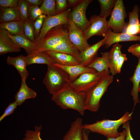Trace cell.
Returning <instances> with one entry per match:
<instances>
[{
    "label": "cell",
    "instance_id": "obj_9",
    "mask_svg": "<svg viewBox=\"0 0 140 140\" xmlns=\"http://www.w3.org/2000/svg\"><path fill=\"white\" fill-rule=\"evenodd\" d=\"M71 9L69 8L53 16H46L44 21L40 33L35 40L36 43L42 39L46 34L52 28L60 25H67L68 16Z\"/></svg>",
    "mask_w": 140,
    "mask_h": 140
},
{
    "label": "cell",
    "instance_id": "obj_19",
    "mask_svg": "<svg viewBox=\"0 0 140 140\" xmlns=\"http://www.w3.org/2000/svg\"><path fill=\"white\" fill-rule=\"evenodd\" d=\"M6 62L7 64L13 65L16 69L21 77L22 80L26 81L29 73L26 69L27 66L25 57L22 54L15 57L8 56Z\"/></svg>",
    "mask_w": 140,
    "mask_h": 140
},
{
    "label": "cell",
    "instance_id": "obj_40",
    "mask_svg": "<svg viewBox=\"0 0 140 140\" xmlns=\"http://www.w3.org/2000/svg\"><path fill=\"white\" fill-rule=\"evenodd\" d=\"M122 128L125 129L126 130L127 134L125 140H134L131 134L129 121L123 124Z\"/></svg>",
    "mask_w": 140,
    "mask_h": 140
},
{
    "label": "cell",
    "instance_id": "obj_45",
    "mask_svg": "<svg viewBox=\"0 0 140 140\" xmlns=\"http://www.w3.org/2000/svg\"><path fill=\"white\" fill-rule=\"evenodd\" d=\"M139 91H140V84L139 87V88L138 89V92H139Z\"/></svg>",
    "mask_w": 140,
    "mask_h": 140
},
{
    "label": "cell",
    "instance_id": "obj_32",
    "mask_svg": "<svg viewBox=\"0 0 140 140\" xmlns=\"http://www.w3.org/2000/svg\"><path fill=\"white\" fill-rule=\"evenodd\" d=\"M42 128L41 125L36 126L34 130H26L25 137L22 140H43L40 137V131Z\"/></svg>",
    "mask_w": 140,
    "mask_h": 140
},
{
    "label": "cell",
    "instance_id": "obj_18",
    "mask_svg": "<svg viewBox=\"0 0 140 140\" xmlns=\"http://www.w3.org/2000/svg\"><path fill=\"white\" fill-rule=\"evenodd\" d=\"M82 121L81 118H78L72 122L63 140H84Z\"/></svg>",
    "mask_w": 140,
    "mask_h": 140
},
{
    "label": "cell",
    "instance_id": "obj_27",
    "mask_svg": "<svg viewBox=\"0 0 140 140\" xmlns=\"http://www.w3.org/2000/svg\"><path fill=\"white\" fill-rule=\"evenodd\" d=\"M20 20L17 7H1L0 23Z\"/></svg>",
    "mask_w": 140,
    "mask_h": 140
},
{
    "label": "cell",
    "instance_id": "obj_8",
    "mask_svg": "<svg viewBox=\"0 0 140 140\" xmlns=\"http://www.w3.org/2000/svg\"><path fill=\"white\" fill-rule=\"evenodd\" d=\"M92 0H82L73 8L68 16V18L83 31L90 25L89 20L86 17V11Z\"/></svg>",
    "mask_w": 140,
    "mask_h": 140
},
{
    "label": "cell",
    "instance_id": "obj_31",
    "mask_svg": "<svg viewBox=\"0 0 140 140\" xmlns=\"http://www.w3.org/2000/svg\"><path fill=\"white\" fill-rule=\"evenodd\" d=\"M29 4L26 0H19L17 8L20 19L23 21L29 19L28 8Z\"/></svg>",
    "mask_w": 140,
    "mask_h": 140
},
{
    "label": "cell",
    "instance_id": "obj_25",
    "mask_svg": "<svg viewBox=\"0 0 140 140\" xmlns=\"http://www.w3.org/2000/svg\"><path fill=\"white\" fill-rule=\"evenodd\" d=\"M122 47V45L121 44L119 43H116L113 45L110 50L109 52V71L113 76L117 74L116 71V64L122 53L121 50Z\"/></svg>",
    "mask_w": 140,
    "mask_h": 140
},
{
    "label": "cell",
    "instance_id": "obj_11",
    "mask_svg": "<svg viewBox=\"0 0 140 140\" xmlns=\"http://www.w3.org/2000/svg\"><path fill=\"white\" fill-rule=\"evenodd\" d=\"M67 25L68 38L80 52L83 51L91 45L88 44L85 38L83 31L69 19Z\"/></svg>",
    "mask_w": 140,
    "mask_h": 140
},
{
    "label": "cell",
    "instance_id": "obj_44",
    "mask_svg": "<svg viewBox=\"0 0 140 140\" xmlns=\"http://www.w3.org/2000/svg\"><path fill=\"white\" fill-rule=\"evenodd\" d=\"M89 132L88 130L83 129L84 140H89L88 134Z\"/></svg>",
    "mask_w": 140,
    "mask_h": 140
},
{
    "label": "cell",
    "instance_id": "obj_24",
    "mask_svg": "<svg viewBox=\"0 0 140 140\" xmlns=\"http://www.w3.org/2000/svg\"><path fill=\"white\" fill-rule=\"evenodd\" d=\"M129 79L133 84L131 94L134 101V107L137 103H140L138 93L140 84V57L138 58V63L134 70L133 75Z\"/></svg>",
    "mask_w": 140,
    "mask_h": 140
},
{
    "label": "cell",
    "instance_id": "obj_2",
    "mask_svg": "<svg viewBox=\"0 0 140 140\" xmlns=\"http://www.w3.org/2000/svg\"><path fill=\"white\" fill-rule=\"evenodd\" d=\"M86 98V92L77 91L69 85L53 95L52 99L62 109H72L83 115Z\"/></svg>",
    "mask_w": 140,
    "mask_h": 140
},
{
    "label": "cell",
    "instance_id": "obj_28",
    "mask_svg": "<svg viewBox=\"0 0 140 140\" xmlns=\"http://www.w3.org/2000/svg\"><path fill=\"white\" fill-rule=\"evenodd\" d=\"M101 7V12L99 15L102 18H106L111 15L116 4V0H98Z\"/></svg>",
    "mask_w": 140,
    "mask_h": 140
},
{
    "label": "cell",
    "instance_id": "obj_1",
    "mask_svg": "<svg viewBox=\"0 0 140 140\" xmlns=\"http://www.w3.org/2000/svg\"><path fill=\"white\" fill-rule=\"evenodd\" d=\"M64 25H60L52 28L42 39L35 43L37 52L52 51L68 54L77 57L80 52L69 40L68 30Z\"/></svg>",
    "mask_w": 140,
    "mask_h": 140
},
{
    "label": "cell",
    "instance_id": "obj_13",
    "mask_svg": "<svg viewBox=\"0 0 140 140\" xmlns=\"http://www.w3.org/2000/svg\"><path fill=\"white\" fill-rule=\"evenodd\" d=\"M105 47L108 48L116 43L122 41H140V36L129 35L124 33H115L109 28L105 37Z\"/></svg>",
    "mask_w": 140,
    "mask_h": 140
},
{
    "label": "cell",
    "instance_id": "obj_20",
    "mask_svg": "<svg viewBox=\"0 0 140 140\" xmlns=\"http://www.w3.org/2000/svg\"><path fill=\"white\" fill-rule=\"evenodd\" d=\"M44 52L54 60L56 63L61 65L70 66L80 64L77 58L68 54L50 51Z\"/></svg>",
    "mask_w": 140,
    "mask_h": 140
},
{
    "label": "cell",
    "instance_id": "obj_5",
    "mask_svg": "<svg viewBox=\"0 0 140 140\" xmlns=\"http://www.w3.org/2000/svg\"><path fill=\"white\" fill-rule=\"evenodd\" d=\"M113 76L106 72L100 80L86 92V98L84 107L85 110L93 112L97 111L100 106V101L108 86L112 83Z\"/></svg>",
    "mask_w": 140,
    "mask_h": 140
},
{
    "label": "cell",
    "instance_id": "obj_6",
    "mask_svg": "<svg viewBox=\"0 0 140 140\" xmlns=\"http://www.w3.org/2000/svg\"><path fill=\"white\" fill-rule=\"evenodd\" d=\"M126 16L123 0H117L110 18L107 21L109 27L115 33H124L128 24L124 21Z\"/></svg>",
    "mask_w": 140,
    "mask_h": 140
},
{
    "label": "cell",
    "instance_id": "obj_35",
    "mask_svg": "<svg viewBox=\"0 0 140 140\" xmlns=\"http://www.w3.org/2000/svg\"><path fill=\"white\" fill-rule=\"evenodd\" d=\"M18 106L17 103L15 101L10 103L0 117V122H1L5 117L12 114Z\"/></svg>",
    "mask_w": 140,
    "mask_h": 140
},
{
    "label": "cell",
    "instance_id": "obj_36",
    "mask_svg": "<svg viewBox=\"0 0 140 140\" xmlns=\"http://www.w3.org/2000/svg\"><path fill=\"white\" fill-rule=\"evenodd\" d=\"M68 5L67 0H55V7L57 14L62 12L65 10Z\"/></svg>",
    "mask_w": 140,
    "mask_h": 140
},
{
    "label": "cell",
    "instance_id": "obj_10",
    "mask_svg": "<svg viewBox=\"0 0 140 140\" xmlns=\"http://www.w3.org/2000/svg\"><path fill=\"white\" fill-rule=\"evenodd\" d=\"M89 21V26L83 31L84 36L86 40L94 35L104 37L109 28L106 18L94 15L90 18Z\"/></svg>",
    "mask_w": 140,
    "mask_h": 140
},
{
    "label": "cell",
    "instance_id": "obj_22",
    "mask_svg": "<svg viewBox=\"0 0 140 140\" xmlns=\"http://www.w3.org/2000/svg\"><path fill=\"white\" fill-rule=\"evenodd\" d=\"M109 64V52H106L102 53L101 57H97L86 67L93 68L97 72L106 71L110 74Z\"/></svg>",
    "mask_w": 140,
    "mask_h": 140
},
{
    "label": "cell",
    "instance_id": "obj_39",
    "mask_svg": "<svg viewBox=\"0 0 140 140\" xmlns=\"http://www.w3.org/2000/svg\"><path fill=\"white\" fill-rule=\"evenodd\" d=\"M127 58L126 55L121 53L117 63L116 71L117 74L120 73L124 62L125 61H127Z\"/></svg>",
    "mask_w": 140,
    "mask_h": 140
},
{
    "label": "cell",
    "instance_id": "obj_34",
    "mask_svg": "<svg viewBox=\"0 0 140 140\" xmlns=\"http://www.w3.org/2000/svg\"><path fill=\"white\" fill-rule=\"evenodd\" d=\"M46 16L42 14L39 16L34 22L35 39L38 36L40 33L44 21Z\"/></svg>",
    "mask_w": 140,
    "mask_h": 140
},
{
    "label": "cell",
    "instance_id": "obj_15",
    "mask_svg": "<svg viewBox=\"0 0 140 140\" xmlns=\"http://www.w3.org/2000/svg\"><path fill=\"white\" fill-rule=\"evenodd\" d=\"M21 48L9 36L7 31L0 29V54L21 51Z\"/></svg>",
    "mask_w": 140,
    "mask_h": 140
},
{
    "label": "cell",
    "instance_id": "obj_21",
    "mask_svg": "<svg viewBox=\"0 0 140 140\" xmlns=\"http://www.w3.org/2000/svg\"><path fill=\"white\" fill-rule=\"evenodd\" d=\"M36 95V92L27 86L26 81L22 80L20 88L15 96V101L20 106L26 100L34 98Z\"/></svg>",
    "mask_w": 140,
    "mask_h": 140
},
{
    "label": "cell",
    "instance_id": "obj_33",
    "mask_svg": "<svg viewBox=\"0 0 140 140\" xmlns=\"http://www.w3.org/2000/svg\"><path fill=\"white\" fill-rule=\"evenodd\" d=\"M28 14L29 19L34 22L39 16L43 14L38 6L29 5L28 8Z\"/></svg>",
    "mask_w": 140,
    "mask_h": 140
},
{
    "label": "cell",
    "instance_id": "obj_30",
    "mask_svg": "<svg viewBox=\"0 0 140 140\" xmlns=\"http://www.w3.org/2000/svg\"><path fill=\"white\" fill-rule=\"evenodd\" d=\"M23 21L24 35L30 40L35 43L34 22L29 19Z\"/></svg>",
    "mask_w": 140,
    "mask_h": 140
},
{
    "label": "cell",
    "instance_id": "obj_12",
    "mask_svg": "<svg viewBox=\"0 0 140 140\" xmlns=\"http://www.w3.org/2000/svg\"><path fill=\"white\" fill-rule=\"evenodd\" d=\"M104 38L96 43L91 45L83 51L80 52L78 57L80 64L87 67L97 57L100 48L104 45Z\"/></svg>",
    "mask_w": 140,
    "mask_h": 140
},
{
    "label": "cell",
    "instance_id": "obj_3",
    "mask_svg": "<svg viewBox=\"0 0 140 140\" xmlns=\"http://www.w3.org/2000/svg\"><path fill=\"white\" fill-rule=\"evenodd\" d=\"M132 112L125 113L118 119L111 120L104 119L98 121L92 124H83L84 129L89 131L103 135L107 137H116L119 136L120 132L118 129L122 124L129 121L132 119Z\"/></svg>",
    "mask_w": 140,
    "mask_h": 140
},
{
    "label": "cell",
    "instance_id": "obj_14",
    "mask_svg": "<svg viewBox=\"0 0 140 140\" xmlns=\"http://www.w3.org/2000/svg\"><path fill=\"white\" fill-rule=\"evenodd\" d=\"M52 65L62 69L68 75L71 82L74 81L83 73L97 72L93 68H88L80 64L66 66L55 63Z\"/></svg>",
    "mask_w": 140,
    "mask_h": 140
},
{
    "label": "cell",
    "instance_id": "obj_16",
    "mask_svg": "<svg viewBox=\"0 0 140 140\" xmlns=\"http://www.w3.org/2000/svg\"><path fill=\"white\" fill-rule=\"evenodd\" d=\"M139 10L138 6L136 5L132 10L129 12V22L124 33L134 36L140 34V23L138 18Z\"/></svg>",
    "mask_w": 140,
    "mask_h": 140
},
{
    "label": "cell",
    "instance_id": "obj_7",
    "mask_svg": "<svg viewBox=\"0 0 140 140\" xmlns=\"http://www.w3.org/2000/svg\"><path fill=\"white\" fill-rule=\"evenodd\" d=\"M106 72L103 71L83 73L71 82L70 86L77 91L86 92L100 80Z\"/></svg>",
    "mask_w": 140,
    "mask_h": 140
},
{
    "label": "cell",
    "instance_id": "obj_43",
    "mask_svg": "<svg viewBox=\"0 0 140 140\" xmlns=\"http://www.w3.org/2000/svg\"><path fill=\"white\" fill-rule=\"evenodd\" d=\"M81 0H67L68 5L70 6H73L76 5L78 4Z\"/></svg>",
    "mask_w": 140,
    "mask_h": 140
},
{
    "label": "cell",
    "instance_id": "obj_38",
    "mask_svg": "<svg viewBox=\"0 0 140 140\" xmlns=\"http://www.w3.org/2000/svg\"><path fill=\"white\" fill-rule=\"evenodd\" d=\"M128 51L138 58L140 57V44H136L132 45L128 47Z\"/></svg>",
    "mask_w": 140,
    "mask_h": 140
},
{
    "label": "cell",
    "instance_id": "obj_26",
    "mask_svg": "<svg viewBox=\"0 0 140 140\" xmlns=\"http://www.w3.org/2000/svg\"><path fill=\"white\" fill-rule=\"evenodd\" d=\"M0 29L14 35L24 34L23 22L21 20L0 23Z\"/></svg>",
    "mask_w": 140,
    "mask_h": 140
},
{
    "label": "cell",
    "instance_id": "obj_23",
    "mask_svg": "<svg viewBox=\"0 0 140 140\" xmlns=\"http://www.w3.org/2000/svg\"><path fill=\"white\" fill-rule=\"evenodd\" d=\"M27 66L33 64L52 65L55 61L44 52H37L25 57Z\"/></svg>",
    "mask_w": 140,
    "mask_h": 140
},
{
    "label": "cell",
    "instance_id": "obj_37",
    "mask_svg": "<svg viewBox=\"0 0 140 140\" xmlns=\"http://www.w3.org/2000/svg\"><path fill=\"white\" fill-rule=\"evenodd\" d=\"M18 0H0V5L2 7H17Z\"/></svg>",
    "mask_w": 140,
    "mask_h": 140
},
{
    "label": "cell",
    "instance_id": "obj_42",
    "mask_svg": "<svg viewBox=\"0 0 140 140\" xmlns=\"http://www.w3.org/2000/svg\"><path fill=\"white\" fill-rule=\"evenodd\" d=\"M29 5L39 6L42 4V0H26Z\"/></svg>",
    "mask_w": 140,
    "mask_h": 140
},
{
    "label": "cell",
    "instance_id": "obj_46",
    "mask_svg": "<svg viewBox=\"0 0 140 140\" xmlns=\"http://www.w3.org/2000/svg\"><path fill=\"white\" fill-rule=\"evenodd\" d=\"M139 92H140V91H139Z\"/></svg>",
    "mask_w": 140,
    "mask_h": 140
},
{
    "label": "cell",
    "instance_id": "obj_4",
    "mask_svg": "<svg viewBox=\"0 0 140 140\" xmlns=\"http://www.w3.org/2000/svg\"><path fill=\"white\" fill-rule=\"evenodd\" d=\"M43 82L49 93L53 95L69 86L71 82L65 72L52 64L47 65Z\"/></svg>",
    "mask_w": 140,
    "mask_h": 140
},
{
    "label": "cell",
    "instance_id": "obj_17",
    "mask_svg": "<svg viewBox=\"0 0 140 140\" xmlns=\"http://www.w3.org/2000/svg\"><path fill=\"white\" fill-rule=\"evenodd\" d=\"M7 32L9 36L13 41L21 48L24 49L27 55L37 52L36 44L28 39L24 34L14 35Z\"/></svg>",
    "mask_w": 140,
    "mask_h": 140
},
{
    "label": "cell",
    "instance_id": "obj_41",
    "mask_svg": "<svg viewBox=\"0 0 140 140\" xmlns=\"http://www.w3.org/2000/svg\"><path fill=\"white\" fill-rule=\"evenodd\" d=\"M127 132L126 130L124 129L123 131L120 132L119 136L116 137H107V140H125Z\"/></svg>",
    "mask_w": 140,
    "mask_h": 140
},
{
    "label": "cell",
    "instance_id": "obj_29",
    "mask_svg": "<svg viewBox=\"0 0 140 140\" xmlns=\"http://www.w3.org/2000/svg\"><path fill=\"white\" fill-rule=\"evenodd\" d=\"M40 8L42 14L46 16H53L57 14L55 0H43Z\"/></svg>",
    "mask_w": 140,
    "mask_h": 140
}]
</instances>
